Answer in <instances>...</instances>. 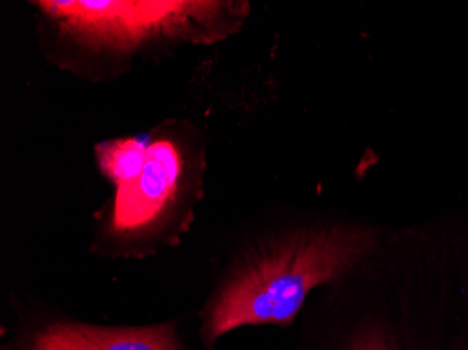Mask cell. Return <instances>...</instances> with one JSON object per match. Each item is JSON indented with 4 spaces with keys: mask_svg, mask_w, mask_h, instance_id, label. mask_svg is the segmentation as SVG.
Returning <instances> with one entry per match:
<instances>
[{
    "mask_svg": "<svg viewBox=\"0 0 468 350\" xmlns=\"http://www.w3.org/2000/svg\"><path fill=\"white\" fill-rule=\"evenodd\" d=\"M373 244L369 231L348 228L299 231L273 241L244 262L215 297L207 339L243 325H286L313 289L351 270Z\"/></svg>",
    "mask_w": 468,
    "mask_h": 350,
    "instance_id": "cell-1",
    "label": "cell"
},
{
    "mask_svg": "<svg viewBox=\"0 0 468 350\" xmlns=\"http://www.w3.org/2000/svg\"><path fill=\"white\" fill-rule=\"evenodd\" d=\"M65 46L88 57L123 59L173 42L219 41L236 33L247 2L42 0L33 2Z\"/></svg>",
    "mask_w": 468,
    "mask_h": 350,
    "instance_id": "cell-2",
    "label": "cell"
},
{
    "mask_svg": "<svg viewBox=\"0 0 468 350\" xmlns=\"http://www.w3.org/2000/svg\"><path fill=\"white\" fill-rule=\"evenodd\" d=\"M96 154L100 171L115 186L112 228L121 236L154 228L204 173V152L181 128L107 141Z\"/></svg>",
    "mask_w": 468,
    "mask_h": 350,
    "instance_id": "cell-3",
    "label": "cell"
},
{
    "mask_svg": "<svg viewBox=\"0 0 468 350\" xmlns=\"http://www.w3.org/2000/svg\"><path fill=\"white\" fill-rule=\"evenodd\" d=\"M34 350H180L170 326L107 330L55 323L37 336Z\"/></svg>",
    "mask_w": 468,
    "mask_h": 350,
    "instance_id": "cell-4",
    "label": "cell"
},
{
    "mask_svg": "<svg viewBox=\"0 0 468 350\" xmlns=\"http://www.w3.org/2000/svg\"><path fill=\"white\" fill-rule=\"evenodd\" d=\"M354 350H390L385 341L378 335H369L362 339Z\"/></svg>",
    "mask_w": 468,
    "mask_h": 350,
    "instance_id": "cell-5",
    "label": "cell"
}]
</instances>
